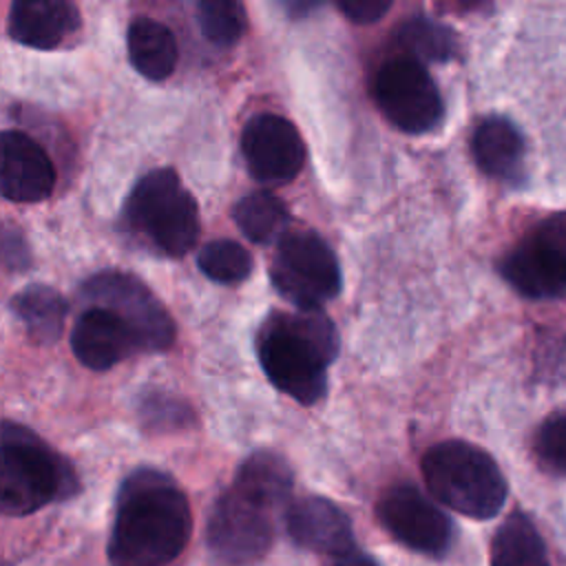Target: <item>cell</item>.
<instances>
[{
    "label": "cell",
    "mask_w": 566,
    "mask_h": 566,
    "mask_svg": "<svg viewBox=\"0 0 566 566\" xmlns=\"http://www.w3.org/2000/svg\"><path fill=\"white\" fill-rule=\"evenodd\" d=\"M190 531V506L177 482L142 467L117 491L106 553L113 566H168L184 553Z\"/></svg>",
    "instance_id": "1"
},
{
    "label": "cell",
    "mask_w": 566,
    "mask_h": 566,
    "mask_svg": "<svg viewBox=\"0 0 566 566\" xmlns=\"http://www.w3.org/2000/svg\"><path fill=\"white\" fill-rule=\"evenodd\" d=\"M256 356L268 380L301 405L325 396L327 367L338 356V334L323 310L270 314L256 334Z\"/></svg>",
    "instance_id": "2"
},
{
    "label": "cell",
    "mask_w": 566,
    "mask_h": 566,
    "mask_svg": "<svg viewBox=\"0 0 566 566\" xmlns=\"http://www.w3.org/2000/svg\"><path fill=\"white\" fill-rule=\"evenodd\" d=\"M0 440V506L4 515H29L80 491L71 462L24 424L4 420Z\"/></svg>",
    "instance_id": "3"
},
{
    "label": "cell",
    "mask_w": 566,
    "mask_h": 566,
    "mask_svg": "<svg viewBox=\"0 0 566 566\" xmlns=\"http://www.w3.org/2000/svg\"><path fill=\"white\" fill-rule=\"evenodd\" d=\"M420 469L431 495L467 517L491 520L506 502L509 486L497 462L467 440L429 447Z\"/></svg>",
    "instance_id": "4"
},
{
    "label": "cell",
    "mask_w": 566,
    "mask_h": 566,
    "mask_svg": "<svg viewBox=\"0 0 566 566\" xmlns=\"http://www.w3.org/2000/svg\"><path fill=\"white\" fill-rule=\"evenodd\" d=\"M124 221L166 256H184L199 239L197 201L172 168H155L139 177L126 197Z\"/></svg>",
    "instance_id": "5"
},
{
    "label": "cell",
    "mask_w": 566,
    "mask_h": 566,
    "mask_svg": "<svg viewBox=\"0 0 566 566\" xmlns=\"http://www.w3.org/2000/svg\"><path fill=\"white\" fill-rule=\"evenodd\" d=\"M270 279L298 310H321L340 294L343 274L334 250L312 230L285 232L274 250Z\"/></svg>",
    "instance_id": "6"
},
{
    "label": "cell",
    "mask_w": 566,
    "mask_h": 566,
    "mask_svg": "<svg viewBox=\"0 0 566 566\" xmlns=\"http://www.w3.org/2000/svg\"><path fill=\"white\" fill-rule=\"evenodd\" d=\"M371 95L380 113L409 135L433 130L444 115L442 95L427 66L407 55H394L380 64Z\"/></svg>",
    "instance_id": "7"
},
{
    "label": "cell",
    "mask_w": 566,
    "mask_h": 566,
    "mask_svg": "<svg viewBox=\"0 0 566 566\" xmlns=\"http://www.w3.org/2000/svg\"><path fill=\"white\" fill-rule=\"evenodd\" d=\"M276 515L259 500L230 486L212 504L206 526L208 546L232 566L256 562L272 546Z\"/></svg>",
    "instance_id": "8"
},
{
    "label": "cell",
    "mask_w": 566,
    "mask_h": 566,
    "mask_svg": "<svg viewBox=\"0 0 566 566\" xmlns=\"http://www.w3.org/2000/svg\"><path fill=\"white\" fill-rule=\"evenodd\" d=\"M88 305L115 310L137 334L142 352L168 349L175 340V323L161 301L133 274L104 270L82 285Z\"/></svg>",
    "instance_id": "9"
},
{
    "label": "cell",
    "mask_w": 566,
    "mask_h": 566,
    "mask_svg": "<svg viewBox=\"0 0 566 566\" xmlns=\"http://www.w3.org/2000/svg\"><path fill=\"white\" fill-rule=\"evenodd\" d=\"M376 517L394 539L416 553L440 557L451 546V520L413 484L389 486L376 504Z\"/></svg>",
    "instance_id": "10"
},
{
    "label": "cell",
    "mask_w": 566,
    "mask_h": 566,
    "mask_svg": "<svg viewBox=\"0 0 566 566\" xmlns=\"http://www.w3.org/2000/svg\"><path fill=\"white\" fill-rule=\"evenodd\" d=\"M241 153L250 175L261 184L292 181L305 164L301 133L287 117L276 113H259L245 122Z\"/></svg>",
    "instance_id": "11"
},
{
    "label": "cell",
    "mask_w": 566,
    "mask_h": 566,
    "mask_svg": "<svg viewBox=\"0 0 566 566\" xmlns=\"http://www.w3.org/2000/svg\"><path fill=\"white\" fill-rule=\"evenodd\" d=\"M71 349L84 367L106 371L142 349V343L135 329L115 310L86 305L73 323Z\"/></svg>",
    "instance_id": "12"
},
{
    "label": "cell",
    "mask_w": 566,
    "mask_h": 566,
    "mask_svg": "<svg viewBox=\"0 0 566 566\" xmlns=\"http://www.w3.org/2000/svg\"><path fill=\"white\" fill-rule=\"evenodd\" d=\"M0 188L18 203L46 199L55 188V168L46 150L27 133L9 128L0 137Z\"/></svg>",
    "instance_id": "13"
},
{
    "label": "cell",
    "mask_w": 566,
    "mask_h": 566,
    "mask_svg": "<svg viewBox=\"0 0 566 566\" xmlns=\"http://www.w3.org/2000/svg\"><path fill=\"white\" fill-rule=\"evenodd\" d=\"M283 520L290 539L312 553L340 557L356 548L349 517L327 497H301L290 504Z\"/></svg>",
    "instance_id": "14"
},
{
    "label": "cell",
    "mask_w": 566,
    "mask_h": 566,
    "mask_svg": "<svg viewBox=\"0 0 566 566\" xmlns=\"http://www.w3.org/2000/svg\"><path fill=\"white\" fill-rule=\"evenodd\" d=\"M506 283L526 298H557L566 294V256L531 232L502 261Z\"/></svg>",
    "instance_id": "15"
},
{
    "label": "cell",
    "mask_w": 566,
    "mask_h": 566,
    "mask_svg": "<svg viewBox=\"0 0 566 566\" xmlns=\"http://www.w3.org/2000/svg\"><path fill=\"white\" fill-rule=\"evenodd\" d=\"M80 24V9L69 0H15L9 9L7 31L22 46L51 51L75 35Z\"/></svg>",
    "instance_id": "16"
},
{
    "label": "cell",
    "mask_w": 566,
    "mask_h": 566,
    "mask_svg": "<svg viewBox=\"0 0 566 566\" xmlns=\"http://www.w3.org/2000/svg\"><path fill=\"white\" fill-rule=\"evenodd\" d=\"M471 153L478 168L495 179H513L522 170L524 139L506 117H484L471 137Z\"/></svg>",
    "instance_id": "17"
},
{
    "label": "cell",
    "mask_w": 566,
    "mask_h": 566,
    "mask_svg": "<svg viewBox=\"0 0 566 566\" xmlns=\"http://www.w3.org/2000/svg\"><path fill=\"white\" fill-rule=\"evenodd\" d=\"M232 486L259 500L274 513L285 515V511L292 504L290 497H292L294 475L287 462L279 453L254 451L241 462Z\"/></svg>",
    "instance_id": "18"
},
{
    "label": "cell",
    "mask_w": 566,
    "mask_h": 566,
    "mask_svg": "<svg viewBox=\"0 0 566 566\" xmlns=\"http://www.w3.org/2000/svg\"><path fill=\"white\" fill-rule=\"evenodd\" d=\"M126 49L135 71L153 82L170 77L179 60L172 31L148 15H139L128 24Z\"/></svg>",
    "instance_id": "19"
},
{
    "label": "cell",
    "mask_w": 566,
    "mask_h": 566,
    "mask_svg": "<svg viewBox=\"0 0 566 566\" xmlns=\"http://www.w3.org/2000/svg\"><path fill=\"white\" fill-rule=\"evenodd\" d=\"M11 310L35 343L51 345L64 329L69 303L55 287L31 283L13 294Z\"/></svg>",
    "instance_id": "20"
},
{
    "label": "cell",
    "mask_w": 566,
    "mask_h": 566,
    "mask_svg": "<svg viewBox=\"0 0 566 566\" xmlns=\"http://www.w3.org/2000/svg\"><path fill=\"white\" fill-rule=\"evenodd\" d=\"M491 566H551L542 535L522 511L511 513L493 533Z\"/></svg>",
    "instance_id": "21"
},
{
    "label": "cell",
    "mask_w": 566,
    "mask_h": 566,
    "mask_svg": "<svg viewBox=\"0 0 566 566\" xmlns=\"http://www.w3.org/2000/svg\"><path fill=\"white\" fill-rule=\"evenodd\" d=\"M394 42L402 55L413 57L422 64L449 62L460 51L458 35L451 27L420 13L400 22V27L394 33Z\"/></svg>",
    "instance_id": "22"
},
{
    "label": "cell",
    "mask_w": 566,
    "mask_h": 566,
    "mask_svg": "<svg viewBox=\"0 0 566 566\" xmlns=\"http://www.w3.org/2000/svg\"><path fill=\"white\" fill-rule=\"evenodd\" d=\"M232 219L252 243H270L285 234L290 223L287 206L272 192L259 190L241 197L232 208Z\"/></svg>",
    "instance_id": "23"
},
{
    "label": "cell",
    "mask_w": 566,
    "mask_h": 566,
    "mask_svg": "<svg viewBox=\"0 0 566 566\" xmlns=\"http://www.w3.org/2000/svg\"><path fill=\"white\" fill-rule=\"evenodd\" d=\"M197 265L217 283H241L252 272V256L232 239H214L199 250Z\"/></svg>",
    "instance_id": "24"
},
{
    "label": "cell",
    "mask_w": 566,
    "mask_h": 566,
    "mask_svg": "<svg viewBox=\"0 0 566 566\" xmlns=\"http://www.w3.org/2000/svg\"><path fill=\"white\" fill-rule=\"evenodd\" d=\"M197 22L208 42L232 46L245 31V9L234 0H203L197 2Z\"/></svg>",
    "instance_id": "25"
},
{
    "label": "cell",
    "mask_w": 566,
    "mask_h": 566,
    "mask_svg": "<svg viewBox=\"0 0 566 566\" xmlns=\"http://www.w3.org/2000/svg\"><path fill=\"white\" fill-rule=\"evenodd\" d=\"M139 420L146 429L153 431H177L181 427H190L195 420V413L188 402L181 398L166 394V391H153L146 394L139 400Z\"/></svg>",
    "instance_id": "26"
},
{
    "label": "cell",
    "mask_w": 566,
    "mask_h": 566,
    "mask_svg": "<svg viewBox=\"0 0 566 566\" xmlns=\"http://www.w3.org/2000/svg\"><path fill=\"white\" fill-rule=\"evenodd\" d=\"M535 451L548 471L566 475V411H557L539 424Z\"/></svg>",
    "instance_id": "27"
},
{
    "label": "cell",
    "mask_w": 566,
    "mask_h": 566,
    "mask_svg": "<svg viewBox=\"0 0 566 566\" xmlns=\"http://www.w3.org/2000/svg\"><path fill=\"white\" fill-rule=\"evenodd\" d=\"M391 2L385 0H340L338 9L345 13L347 20L356 24H369L380 20L389 11Z\"/></svg>",
    "instance_id": "28"
},
{
    "label": "cell",
    "mask_w": 566,
    "mask_h": 566,
    "mask_svg": "<svg viewBox=\"0 0 566 566\" xmlns=\"http://www.w3.org/2000/svg\"><path fill=\"white\" fill-rule=\"evenodd\" d=\"M2 256H4V265L9 270H24L29 268V250L27 243L22 241L20 232H15L13 228H7L2 232Z\"/></svg>",
    "instance_id": "29"
},
{
    "label": "cell",
    "mask_w": 566,
    "mask_h": 566,
    "mask_svg": "<svg viewBox=\"0 0 566 566\" xmlns=\"http://www.w3.org/2000/svg\"><path fill=\"white\" fill-rule=\"evenodd\" d=\"M533 232L566 256V210L546 217Z\"/></svg>",
    "instance_id": "30"
},
{
    "label": "cell",
    "mask_w": 566,
    "mask_h": 566,
    "mask_svg": "<svg viewBox=\"0 0 566 566\" xmlns=\"http://www.w3.org/2000/svg\"><path fill=\"white\" fill-rule=\"evenodd\" d=\"M334 566H380V564L374 557H369L367 553H360L354 548V551L336 557Z\"/></svg>",
    "instance_id": "31"
},
{
    "label": "cell",
    "mask_w": 566,
    "mask_h": 566,
    "mask_svg": "<svg viewBox=\"0 0 566 566\" xmlns=\"http://www.w3.org/2000/svg\"><path fill=\"white\" fill-rule=\"evenodd\" d=\"M283 7H285V11H290L292 18H298V15L316 9V2H285Z\"/></svg>",
    "instance_id": "32"
}]
</instances>
